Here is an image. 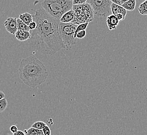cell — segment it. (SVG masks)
<instances>
[{"label":"cell","mask_w":147,"mask_h":135,"mask_svg":"<svg viewBox=\"0 0 147 135\" xmlns=\"http://www.w3.org/2000/svg\"><path fill=\"white\" fill-rule=\"evenodd\" d=\"M37 27L30 30L28 43L35 50L45 55H53L65 47L59 31V20L52 17L43 9L33 15Z\"/></svg>","instance_id":"obj_1"},{"label":"cell","mask_w":147,"mask_h":135,"mask_svg":"<svg viewBox=\"0 0 147 135\" xmlns=\"http://www.w3.org/2000/svg\"><path fill=\"white\" fill-rule=\"evenodd\" d=\"M18 71L22 81L32 88L44 83L49 76L45 65L34 56L22 59Z\"/></svg>","instance_id":"obj_2"},{"label":"cell","mask_w":147,"mask_h":135,"mask_svg":"<svg viewBox=\"0 0 147 135\" xmlns=\"http://www.w3.org/2000/svg\"><path fill=\"white\" fill-rule=\"evenodd\" d=\"M42 6L49 14L59 20L63 15L73 9V3L71 0H43Z\"/></svg>","instance_id":"obj_3"},{"label":"cell","mask_w":147,"mask_h":135,"mask_svg":"<svg viewBox=\"0 0 147 135\" xmlns=\"http://www.w3.org/2000/svg\"><path fill=\"white\" fill-rule=\"evenodd\" d=\"M73 9L75 12V19L71 22L79 25L84 23H90L94 19V13L90 5L86 3L79 5H73Z\"/></svg>","instance_id":"obj_4"},{"label":"cell","mask_w":147,"mask_h":135,"mask_svg":"<svg viewBox=\"0 0 147 135\" xmlns=\"http://www.w3.org/2000/svg\"><path fill=\"white\" fill-rule=\"evenodd\" d=\"M76 25L72 23H63L60 22L59 33L65 48H68L71 45H75L76 44L77 38L74 37L76 29Z\"/></svg>","instance_id":"obj_5"},{"label":"cell","mask_w":147,"mask_h":135,"mask_svg":"<svg viewBox=\"0 0 147 135\" xmlns=\"http://www.w3.org/2000/svg\"><path fill=\"white\" fill-rule=\"evenodd\" d=\"M87 3L90 5L94 15L99 17L109 16L111 12V0H87Z\"/></svg>","instance_id":"obj_6"},{"label":"cell","mask_w":147,"mask_h":135,"mask_svg":"<svg viewBox=\"0 0 147 135\" xmlns=\"http://www.w3.org/2000/svg\"><path fill=\"white\" fill-rule=\"evenodd\" d=\"M4 25L6 31L9 33L15 34L18 30L16 18L9 17L5 21Z\"/></svg>","instance_id":"obj_7"},{"label":"cell","mask_w":147,"mask_h":135,"mask_svg":"<svg viewBox=\"0 0 147 135\" xmlns=\"http://www.w3.org/2000/svg\"><path fill=\"white\" fill-rule=\"evenodd\" d=\"M106 23L110 30L116 29L117 25H119V21L118 18L114 15H110L107 17Z\"/></svg>","instance_id":"obj_8"},{"label":"cell","mask_w":147,"mask_h":135,"mask_svg":"<svg viewBox=\"0 0 147 135\" xmlns=\"http://www.w3.org/2000/svg\"><path fill=\"white\" fill-rule=\"evenodd\" d=\"M15 34L16 39L20 42L28 41L31 37V33L30 31L18 30Z\"/></svg>","instance_id":"obj_9"},{"label":"cell","mask_w":147,"mask_h":135,"mask_svg":"<svg viewBox=\"0 0 147 135\" xmlns=\"http://www.w3.org/2000/svg\"><path fill=\"white\" fill-rule=\"evenodd\" d=\"M111 13L115 16L118 15L122 14L126 17V15L127 14V11L124 9L121 5H119L114 3H112Z\"/></svg>","instance_id":"obj_10"},{"label":"cell","mask_w":147,"mask_h":135,"mask_svg":"<svg viewBox=\"0 0 147 135\" xmlns=\"http://www.w3.org/2000/svg\"><path fill=\"white\" fill-rule=\"evenodd\" d=\"M75 12L73 9H71L70 11H67L63 15L62 17L61 18L59 21L61 23H71L75 19Z\"/></svg>","instance_id":"obj_11"},{"label":"cell","mask_w":147,"mask_h":135,"mask_svg":"<svg viewBox=\"0 0 147 135\" xmlns=\"http://www.w3.org/2000/svg\"><path fill=\"white\" fill-rule=\"evenodd\" d=\"M19 18L22 20L24 23L27 25H28L30 23L33 21V15H31L28 13H24L23 14L20 15Z\"/></svg>","instance_id":"obj_12"},{"label":"cell","mask_w":147,"mask_h":135,"mask_svg":"<svg viewBox=\"0 0 147 135\" xmlns=\"http://www.w3.org/2000/svg\"><path fill=\"white\" fill-rule=\"evenodd\" d=\"M136 0H128L121 5L122 7L128 11H132L136 7Z\"/></svg>","instance_id":"obj_13"},{"label":"cell","mask_w":147,"mask_h":135,"mask_svg":"<svg viewBox=\"0 0 147 135\" xmlns=\"http://www.w3.org/2000/svg\"><path fill=\"white\" fill-rule=\"evenodd\" d=\"M24 132L26 135H44L42 130H38L31 127L28 130H24Z\"/></svg>","instance_id":"obj_14"},{"label":"cell","mask_w":147,"mask_h":135,"mask_svg":"<svg viewBox=\"0 0 147 135\" xmlns=\"http://www.w3.org/2000/svg\"><path fill=\"white\" fill-rule=\"evenodd\" d=\"M17 29L24 31H30V30L29 28L28 25H27L20 18H17Z\"/></svg>","instance_id":"obj_15"},{"label":"cell","mask_w":147,"mask_h":135,"mask_svg":"<svg viewBox=\"0 0 147 135\" xmlns=\"http://www.w3.org/2000/svg\"><path fill=\"white\" fill-rule=\"evenodd\" d=\"M138 11L142 15H147V0H145L140 5Z\"/></svg>","instance_id":"obj_16"},{"label":"cell","mask_w":147,"mask_h":135,"mask_svg":"<svg viewBox=\"0 0 147 135\" xmlns=\"http://www.w3.org/2000/svg\"><path fill=\"white\" fill-rule=\"evenodd\" d=\"M88 25H89V23H82V24H80L79 25H77L76 29V30H75V33H74V37L75 38H76V35L77 33L79 32V31L86 30L87 28Z\"/></svg>","instance_id":"obj_17"},{"label":"cell","mask_w":147,"mask_h":135,"mask_svg":"<svg viewBox=\"0 0 147 135\" xmlns=\"http://www.w3.org/2000/svg\"><path fill=\"white\" fill-rule=\"evenodd\" d=\"M47 125V124L42 121H37L32 125L31 127L36 128L38 130H42L43 128Z\"/></svg>","instance_id":"obj_18"},{"label":"cell","mask_w":147,"mask_h":135,"mask_svg":"<svg viewBox=\"0 0 147 135\" xmlns=\"http://www.w3.org/2000/svg\"><path fill=\"white\" fill-rule=\"evenodd\" d=\"M7 105V101L5 98L0 100V113L3 112L6 109Z\"/></svg>","instance_id":"obj_19"},{"label":"cell","mask_w":147,"mask_h":135,"mask_svg":"<svg viewBox=\"0 0 147 135\" xmlns=\"http://www.w3.org/2000/svg\"><path fill=\"white\" fill-rule=\"evenodd\" d=\"M86 30H82V31H79L77 33L76 35V38L79 39H82L86 37Z\"/></svg>","instance_id":"obj_20"},{"label":"cell","mask_w":147,"mask_h":135,"mask_svg":"<svg viewBox=\"0 0 147 135\" xmlns=\"http://www.w3.org/2000/svg\"><path fill=\"white\" fill-rule=\"evenodd\" d=\"M42 130L44 135H51V130L48 125H46L43 128Z\"/></svg>","instance_id":"obj_21"},{"label":"cell","mask_w":147,"mask_h":135,"mask_svg":"<svg viewBox=\"0 0 147 135\" xmlns=\"http://www.w3.org/2000/svg\"><path fill=\"white\" fill-rule=\"evenodd\" d=\"M87 0H73V5H79L87 3Z\"/></svg>","instance_id":"obj_22"},{"label":"cell","mask_w":147,"mask_h":135,"mask_svg":"<svg viewBox=\"0 0 147 135\" xmlns=\"http://www.w3.org/2000/svg\"><path fill=\"white\" fill-rule=\"evenodd\" d=\"M29 28L30 30H33L36 28L37 27V23L34 21H32L28 25Z\"/></svg>","instance_id":"obj_23"},{"label":"cell","mask_w":147,"mask_h":135,"mask_svg":"<svg viewBox=\"0 0 147 135\" xmlns=\"http://www.w3.org/2000/svg\"><path fill=\"white\" fill-rule=\"evenodd\" d=\"M9 130H10V131H11L13 134L15 133V132H17V131L18 130V127H17V126L15 125H12V126L10 127Z\"/></svg>","instance_id":"obj_24"},{"label":"cell","mask_w":147,"mask_h":135,"mask_svg":"<svg viewBox=\"0 0 147 135\" xmlns=\"http://www.w3.org/2000/svg\"><path fill=\"white\" fill-rule=\"evenodd\" d=\"M13 135H26L25 133L22 130H18L17 132L13 134Z\"/></svg>","instance_id":"obj_25"},{"label":"cell","mask_w":147,"mask_h":135,"mask_svg":"<svg viewBox=\"0 0 147 135\" xmlns=\"http://www.w3.org/2000/svg\"><path fill=\"white\" fill-rule=\"evenodd\" d=\"M111 1L112 2V3L116 4L119 5H121V1L120 0H111Z\"/></svg>","instance_id":"obj_26"},{"label":"cell","mask_w":147,"mask_h":135,"mask_svg":"<svg viewBox=\"0 0 147 135\" xmlns=\"http://www.w3.org/2000/svg\"><path fill=\"white\" fill-rule=\"evenodd\" d=\"M5 94L3 93L2 91L0 90V100H1V99H2L4 98H5Z\"/></svg>","instance_id":"obj_27"},{"label":"cell","mask_w":147,"mask_h":135,"mask_svg":"<svg viewBox=\"0 0 147 135\" xmlns=\"http://www.w3.org/2000/svg\"><path fill=\"white\" fill-rule=\"evenodd\" d=\"M121 1V5L123 4V3H124L125 2H127L128 1V0H120Z\"/></svg>","instance_id":"obj_28"},{"label":"cell","mask_w":147,"mask_h":135,"mask_svg":"<svg viewBox=\"0 0 147 135\" xmlns=\"http://www.w3.org/2000/svg\"><path fill=\"white\" fill-rule=\"evenodd\" d=\"M71 1H73V0H71Z\"/></svg>","instance_id":"obj_29"}]
</instances>
